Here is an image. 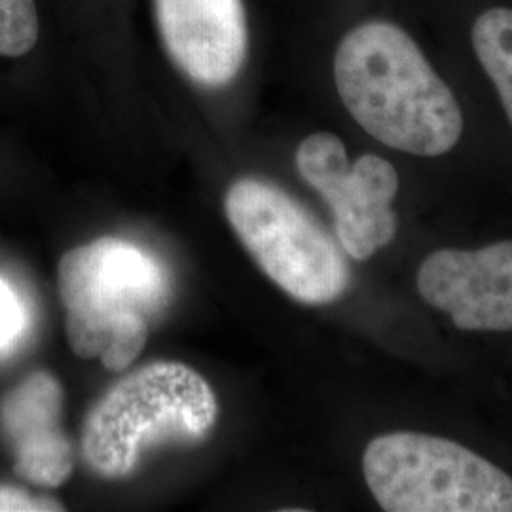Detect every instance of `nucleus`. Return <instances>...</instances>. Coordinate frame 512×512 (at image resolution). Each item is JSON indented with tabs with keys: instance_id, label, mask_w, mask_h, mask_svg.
Masks as SVG:
<instances>
[{
	"instance_id": "6e6552de",
	"label": "nucleus",
	"mask_w": 512,
	"mask_h": 512,
	"mask_svg": "<svg viewBox=\"0 0 512 512\" xmlns=\"http://www.w3.org/2000/svg\"><path fill=\"white\" fill-rule=\"evenodd\" d=\"M165 48L190 80L222 88L238 78L249 54L243 0H154Z\"/></svg>"
},
{
	"instance_id": "f8f14e48",
	"label": "nucleus",
	"mask_w": 512,
	"mask_h": 512,
	"mask_svg": "<svg viewBox=\"0 0 512 512\" xmlns=\"http://www.w3.org/2000/svg\"><path fill=\"white\" fill-rule=\"evenodd\" d=\"M25 329V310L18 294L0 279V351L8 349Z\"/></svg>"
},
{
	"instance_id": "423d86ee",
	"label": "nucleus",
	"mask_w": 512,
	"mask_h": 512,
	"mask_svg": "<svg viewBox=\"0 0 512 512\" xmlns=\"http://www.w3.org/2000/svg\"><path fill=\"white\" fill-rule=\"evenodd\" d=\"M300 177L315 188L334 213L342 249L366 260L397 236V215L391 203L399 190L395 167L376 154L349 164L348 150L334 133H313L296 150Z\"/></svg>"
},
{
	"instance_id": "20e7f679",
	"label": "nucleus",
	"mask_w": 512,
	"mask_h": 512,
	"mask_svg": "<svg viewBox=\"0 0 512 512\" xmlns=\"http://www.w3.org/2000/svg\"><path fill=\"white\" fill-rule=\"evenodd\" d=\"M363 473L387 512H512V478L452 440L389 433L372 440Z\"/></svg>"
},
{
	"instance_id": "39448f33",
	"label": "nucleus",
	"mask_w": 512,
	"mask_h": 512,
	"mask_svg": "<svg viewBox=\"0 0 512 512\" xmlns=\"http://www.w3.org/2000/svg\"><path fill=\"white\" fill-rule=\"evenodd\" d=\"M224 211L260 270L294 300L323 306L348 291L346 256L310 211L279 186L239 179L226 192Z\"/></svg>"
},
{
	"instance_id": "9b49d317",
	"label": "nucleus",
	"mask_w": 512,
	"mask_h": 512,
	"mask_svg": "<svg viewBox=\"0 0 512 512\" xmlns=\"http://www.w3.org/2000/svg\"><path fill=\"white\" fill-rule=\"evenodd\" d=\"M38 40L35 0H0V55L29 54Z\"/></svg>"
},
{
	"instance_id": "f03ea898",
	"label": "nucleus",
	"mask_w": 512,
	"mask_h": 512,
	"mask_svg": "<svg viewBox=\"0 0 512 512\" xmlns=\"http://www.w3.org/2000/svg\"><path fill=\"white\" fill-rule=\"evenodd\" d=\"M57 287L74 355L101 359L114 372L139 357L150 323L171 298L164 266L145 249L110 236L61 256Z\"/></svg>"
},
{
	"instance_id": "9d476101",
	"label": "nucleus",
	"mask_w": 512,
	"mask_h": 512,
	"mask_svg": "<svg viewBox=\"0 0 512 512\" xmlns=\"http://www.w3.org/2000/svg\"><path fill=\"white\" fill-rule=\"evenodd\" d=\"M471 44L512 126V8L494 6L480 12L471 27Z\"/></svg>"
},
{
	"instance_id": "ddd939ff",
	"label": "nucleus",
	"mask_w": 512,
	"mask_h": 512,
	"mask_svg": "<svg viewBox=\"0 0 512 512\" xmlns=\"http://www.w3.org/2000/svg\"><path fill=\"white\" fill-rule=\"evenodd\" d=\"M44 511H63V507L50 497H33L14 486H0V512Z\"/></svg>"
},
{
	"instance_id": "7ed1b4c3",
	"label": "nucleus",
	"mask_w": 512,
	"mask_h": 512,
	"mask_svg": "<svg viewBox=\"0 0 512 512\" xmlns=\"http://www.w3.org/2000/svg\"><path fill=\"white\" fill-rule=\"evenodd\" d=\"M217 414V397L194 368L150 363L112 385L93 406L84 423L82 456L95 475L124 478L143 450L205 439Z\"/></svg>"
},
{
	"instance_id": "f257e3e1",
	"label": "nucleus",
	"mask_w": 512,
	"mask_h": 512,
	"mask_svg": "<svg viewBox=\"0 0 512 512\" xmlns=\"http://www.w3.org/2000/svg\"><path fill=\"white\" fill-rule=\"evenodd\" d=\"M334 82L353 120L385 147L433 158L463 135L456 95L395 21L353 27L336 48Z\"/></svg>"
},
{
	"instance_id": "1a4fd4ad",
	"label": "nucleus",
	"mask_w": 512,
	"mask_h": 512,
	"mask_svg": "<svg viewBox=\"0 0 512 512\" xmlns=\"http://www.w3.org/2000/svg\"><path fill=\"white\" fill-rule=\"evenodd\" d=\"M63 397L54 376L38 370L0 401V431L14 454V471L38 488H57L73 475V444L61 429Z\"/></svg>"
},
{
	"instance_id": "0eeeda50",
	"label": "nucleus",
	"mask_w": 512,
	"mask_h": 512,
	"mask_svg": "<svg viewBox=\"0 0 512 512\" xmlns=\"http://www.w3.org/2000/svg\"><path fill=\"white\" fill-rule=\"evenodd\" d=\"M418 291L458 329L512 330V241L435 251L421 264Z\"/></svg>"
}]
</instances>
